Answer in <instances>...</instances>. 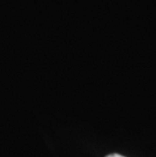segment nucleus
Instances as JSON below:
<instances>
[{"mask_svg": "<svg viewBox=\"0 0 156 157\" xmlns=\"http://www.w3.org/2000/svg\"><path fill=\"white\" fill-rule=\"evenodd\" d=\"M105 157H125V156L120 155V154H117V153H114V154H109V155L105 156Z\"/></svg>", "mask_w": 156, "mask_h": 157, "instance_id": "1", "label": "nucleus"}]
</instances>
